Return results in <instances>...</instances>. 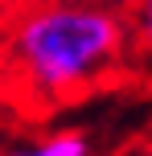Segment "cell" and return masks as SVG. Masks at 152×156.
Returning <instances> with one entry per match:
<instances>
[{"instance_id": "cell-1", "label": "cell", "mask_w": 152, "mask_h": 156, "mask_svg": "<svg viewBox=\"0 0 152 156\" xmlns=\"http://www.w3.org/2000/svg\"><path fill=\"white\" fill-rule=\"evenodd\" d=\"M119 12L103 0H33L0 37V70L33 99H66L99 82L123 54Z\"/></svg>"}, {"instance_id": "cell-2", "label": "cell", "mask_w": 152, "mask_h": 156, "mask_svg": "<svg viewBox=\"0 0 152 156\" xmlns=\"http://www.w3.org/2000/svg\"><path fill=\"white\" fill-rule=\"evenodd\" d=\"M4 156H87V140L78 132H58V136H45V140L21 144V148H8Z\"/></svg>"}, {"instance_id": "cell-3", "label": "cell", "mask_w": 152, "mask_h": 156, "mask_svg": "<svg viewBox=\"0 0 152 156\" xmlns=\"http://www.w3.org/2000/svg\"><path fill=\"white\" fill-rule=\"evenodd\" d=\"M132 29H136L140 45L152 54V0H132Z\"/></svg>"}, {"instance_id": "cell-4", "label": "cell", "mask_w": 152, "mask_h": 156, "mask_svg": "<svg viewBox=\"0 0 152 156\" xmlns=\"http://www.w3.org/2000/svg\"><path fill=\"white\" fill-rule=\"evenodd\" d=\"M0 4H4L8 12H16V8H25V4H33V0H0Z\"/></svg>"}]
</instances>
